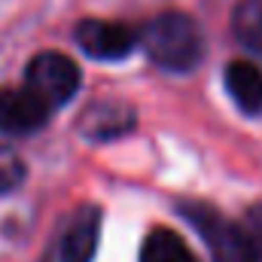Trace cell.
Wrapping results in <instances>:
<instances>
[{
    "instance_id": "cell-1",
    "label": "cell",
    "mask_w": 262,
    "mask_h": 262,
    "mask_svg": "<svg viewBox=\"0 0 262 262\" xmlns=\"http://www.w3.org/2000/svg\"><path fill=\"white\" fill-rule=\"evenodd\" d=\"M137 37L152 64L174 70V73H186L204 58L201 28L183 12H162L149 18Z\"/></svg>"
},
{
    "instance_id": "cell-2",
    "label": "cell",
    "mask_w": 262,
    "mask_h": 262,
    "mask_svg": "<svg viewBox=\"0 0 262 262\" xmlns=\"http://www.w3.org/2000/svg\"><path fill=\"white\" fill-rule=\"evenodd\" d=\"M180 213L195 226L198 238L210 250L213 262H256L253 235L247 226L229 220L226 213L207 204H183Z\"/></svg>"
},
{
    "instance_id": "cell-3",
    "label": "cell",
    "mask_w": 262,
    "mask_h": 262,
    "mask_svg": "<svg viewBox=\"0 0 262 262\" xmlns=\"http://www.w3.org/2000/svg\"><path fill=\"white\" fill-rule=\"evenodd\" d=\"M101 238V207L79 204L55 226L40 262H92Z\"/></svg>"
},
{
    "instance_id": "cell-4",
    "label": "cell",
    "mask_w": 262,
    "mask_h": 262,
    "mask_svg": "<svg viewBox=\"0 0 262 262\" xmlns=\"http://www.w3.org/2000/svg\"><path fill=\"white\" fill-rule=\"evenodd\" d=\"M25 89L52 113L64 107L79 89V67L61 52H40L25 70Z\"/></svg>"
},
{
    "instance_id": "cell-5",
    "label": "cell",
    "mask_w": 262,
    "mask_h": 262,
    "mask_svg": "<svg viewBox=\"0 0 262 262\" xmlns=\"http://www.w3.org/2000/svg\"><path fill=\"white\" fill-rule=\"evenodd\" d=\"M76 43L85 55L98 61H119L134 52L140 43L137 31L125 21H110V18H85L76 25Z\"/></svg>"
},
{
    "instance_id": "cell-6",
    "label": "cell",
    "mask_w": 262,
    "mask_h": 262,
    "mask_svg": "<svg viewBox=\"0 0 262 262\" xmlns=\"http://www.w3.org/2000/svg\"><path fill=\"white\" fill-rule=\"evenodd\" d=\"M49 110L25 85H0V131L34 134L49 122Z\"/></svg>"
},
{
    "instance_id": "cell-7",
    "label": "cell",
    "mask_w": 262,
    "mask_h": 262,
    "mask_svg": "<svg viewBox=\"0 0 262 262\" xmlns=\"http://www.w3.org/2000/svg\"><path fill=\"white\" fill-rule=\"evenodd\" d=\"M76 128L85 140H113L134 128V110L122 101H95L82 110Z\"/></svg>"
},
{
    "instance_id": "cell-8",
    "label": "cell",
    "mask_w": 262,
    "mask_h": 262,
    "mask_svg": "<svg viewBox=\"0 0 262 262\" xmlns=\"http://www.w3.org/2000/svg\"><path fill=\"white\" fill-rule=\"evenodd\" d=\"M226 89L238 110L256 116L262 113V67L250 58H235L226 67Z\"/></svg>"
},
{
    "instance_id": "cell-9",
    "label": "cell",
    "mask_w": 262,
    "mask_h": 262,
    "mask_svg": "<svg viewBox=\"0 0 262 262\" xmlns=\"http://www.w3.org/2000/svg\"><path fill=\"white\" fill-rule=\"evenodd\" d=\"M140 262H198V259L177 232L152 229L140 244Z\"/></svg>"
},
{
    "instance_id": "cell-10",
    "label": "cell",
    "mask_w": 262,
    "mask_h": 262,
    "mask_svg": "<svg viewBox=\"0 0 262 262\" xmlns=\"http://www.w3.org/2000/svg\"><path fill=\"white\" fill-rule=\"evenodd\" d=\"M232 34L262 64V0H238L232 12Z\"/></svg>"
},
{
    "instance_id": "cell-11",
    "label": "cell",
    "mask_w": 262,
    "mask_h": 262,
    "mask_svg": "<svg viewBox=\"0 0 262 262\" xmlns=\"http://www.w3.org/2000/svg\"><path fill=\"white\" fill-rule=\"evenodd\" d=\"M25 174H28V168H25L21 156L15 149H9V146L0 143V195L18 189L21 180H25Z\"/></svg>"
},
{
    "instance_id": "cell-12",
    "label": "cell",
    "mask_w": 262,
    "mask_h": 262,
    "mask_svg": "<svg viewBox=\"0 0 262 262\" xmlns=\"http://www.w3.org/2000/svg\"><path fill=\"white\" fill-rule=\"evenodd\" d=\"M250 235H253V250H256V262H262V207L250 213Z\"/></svg>"
}]
</instances>
